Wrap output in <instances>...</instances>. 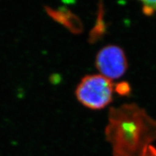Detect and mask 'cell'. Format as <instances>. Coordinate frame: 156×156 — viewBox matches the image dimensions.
Here are the masks:
<instances>
[{
    "mask_svg": "<svg viewBox=\"0 0 156 156\" xmlns=\"http://www.w3.org/2000/svg\"><path fill=\"white\" fill-rule=\"evenodd\" d=\"M142 12L146 15H152L156 12V1H142Z\"/></svg>",
    "mask_w": 156,
    "mask_h": 156,
    "instance_id": "obj_5",
    "label": "cell"
},
{
    "mask_svg": "<svg viewBox=\"0 0 156 156\" xmlns=\"http://www.w3.org/2000/svg\"><path fill=\"white\" fill-rule=\"evenodd\" d=\"M114 87L111 80L101 75L83 77L75 90L77 100L87 108L98 110L112 102Z\"/></svg>",
    "mask_w": 156,
    "mask_h": 156,
    "instance_id": "obj_2",
    "label": "cell"
},
{
    "mask_svg": "<svg viewBox=\"0 0 156 156\" xmlns=\"http://www.w3.org/2000/svg\"><path fill=\"white\" fill-rule=\"evenodd\" d=\"M45 9L49 16L56 22L63 25L71 32L80 34L83 30V25L80 20L68 9L64 7L54 9L48 6L45 7Z\"/></svg>",
    "mask_w": 156,
    "mask_h": 156,
    "instance_id": "obj_4",
    "label": "cell"
},
{
    "mask_svg": "<svg viewBox=\"0 0 156 156\" xmlns=\"http://www.w3.org/2000/svg\"><path fill=\"white\" fill-rule=\"evenodd\" d=\"M146 156H156V149L154 147L151 148V151H149V153L147 154Z\"/></svg>",
    "mask_w": 156,
    "mask_h": 156,
    "instance_id": "obj_7",
    "label": "cell"
},
{
    "mask_svg": "<svg viewBox=\"0 0 156 156\" xmlns=\"http://www.w3.org/2000/svg\"><path fill=\"white\" fill-rule=\"evenodd\" d=\"M95 65L101 75L112 80L118 79L125 73L127 61L122 48L109 45L101 48L97 54Z\"/></svg>",
    "mask_w": 156,
    "mask_h": 156,
    "instance_id": "obj_3",
    "label": "cell"
},
{
    "mask_svg": "<svg viewBox=\"0 0 156 156\" xmlns=\"http://www.w3.org/2000/svg\"><path fill=\"white\" fill-rule=\"evenodd\" d=\"M114 156H146L156 139V122L136 105L112 109L106 129Z\"/></svg>",
    "mask_w": 156,
    "mask_h": 156,
    "instance_id": "obj_1",
    "label": "cell"
},
{
    "mask_svg": "<svg viewBox=\"0 0 156 156\" xmlns=\"http://www.w3.org/2000/svg\"><path fill=\"white\" fill-rule=\"evenodd\" d=\"M116 89L119 93L124 95L129 93V86L127 83H119L118 86L116 87Z\"/></svg>",
    "mask_w": 156,
    "mask_h": 156,
    "instance_id": "obj_6",
    "label": "cell"
}]
</instances>
